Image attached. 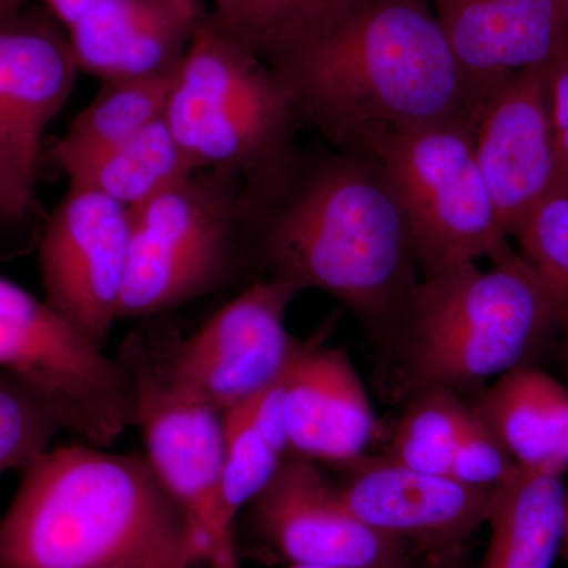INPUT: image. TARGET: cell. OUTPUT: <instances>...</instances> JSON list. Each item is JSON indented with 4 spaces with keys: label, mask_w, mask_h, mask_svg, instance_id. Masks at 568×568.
<instances>
[{
    "label": "cell",
    "mask_w": 568,
    "mask_h": 568,
    "mask_svg": "<svg viewBox=\"0 0 568 568\" xmlns=\"http://www.w3.org/2000/svg\"><path fill=\"white\" fill-rule=\"evenodd\" d=\"M514 239L559 316L568 306V171H559Z\"/></svg>",
    "instance_id": "d4e9b609"
},
{
    "label": "cell",
    "mask_w": 568,
    "mask_h": 568,
    "mask_svg": "<svg viewBox=\"0 0 568 568\" xmlns=\"http://www.w3.org/2000/svg\"><path fill=\"white\" fill-rule=\"evenodd\" d=\"M28 0H0V22L17 17L26 9Z\"/></svg>",
    "instance_id": "836d02e7"
},
{
    "label": "cell",
    "mask_w": 568,
    "mask_h": 568,
    "mask_svg": "<svg viewBox=\"0 0 568 568\" xmlns=\"http://www.w3.org/2000/svg\"><path fill=\"white\" fill-rule=\"evenodd\" d=\"M41 2L63 28L69 29L73 22L80 20L82 14L88 13L104 0H41Z\"/></svg>",
    "instance_id": "d6a6232c"
},
{
    "label": "cell",
    "mask_w": 568,
    "mask_h": 568,
    "mask_svg": "<svg viewBox=\"0 0 568 568\" xmlns=\"http://www.w3.org/2000/svg\"><path fill=\"white\" fill-rule=\"evenodd\" d=\"M174 73L103 82V89L71 122L44 159L61 170L65 164L132 140L164 118Z\"/></svg>",
    "instance_id": "603a6c76"
},
{
    "label": "cell",
    "mask_w": 568,
    "mask_h": 568,
    "mask_svg": "<svg viewBox=\"0 0 568 568\" xmlns=\"http://www.w3.org/2000/svg\"><path fill=\"white\" fill-rule=\"evenodd\" d=\"M129 246V209L80 186H69L40 235L44 301L103 349L119 321Z\"/></svg>",
    "instance_id": "8fae6325"
},
{
    "label": "cell",
    "mask_w": 568,
    "mask_h": 568,
    "mask_svg": "<svg viewBox=\"0 0 568 568\" xmlns=\"http://www.w3.org/2000/svg\"><path fill=\"white\" fill-rule=\"evenodd\" d=\"M549 99L556 133L568 129V40L547 62Z\"/></svg>",
    "instance_id": "4dcf8cb0"
},
{
    "label": "cell",
    "mask_w": 568,
    "mask_h": 568,
    "mask_svg": "<svg viewBox=\"0 0 568 568\" xmlns=\"http://www.w3.org/2000/svg\"><path fill=\"white\" fill-rule=\"evenodd\" d=\"M558 312L521 254L422 278L395 347L413 387L477 386L529 365Z\"/></svg>",
    "instance_id": "277c9868"
},
{
    "label": "cell",
    "mask_w": 568,
    "mask_h": 568,
    "mask_svg": "<svg viewBox=\"0 0 568 568\" xmlns=\"http://www.w3.org/2000/svg\"><path fill=\"white\" fill-rule=\"evenodd\" d=\"M133 388L134 422L145 455L164 488L203 536L209 568H241L239 551L220 529L223 414L171 375L159 331H134L115 355Z\"/></svg>",
    "instance_id": "9c48e42d"
},
{
    "label": "cell",
    "mask_w": 568,
    "mask_h": 568,
    "mask_svg": "<svg viewBox=\"0 0 568 568\" xmlns=\"http://www.w3.org/2000/svg\"><path fill=\"white\" fill-rule=\"evenodd\" d=\"M246 263L245 182L200 171L130 211L119 321L159 316L215 293Z\"/></svg>",
    "instance_id": "52a82bcc"
},
{
    "label": "cell",
    "mask_w": 568,
    "mask_h": 568,
    "mask_svg": "<svg viewBox=\"0 0 568 568\" xmlns=\"http://www.w3.org/2000/svg\"><path fill=\"white\" fill-rule=\"evenodd\" d=\"M566 507L562 476L518 469L488 519L481 568H552L566 534Z\"/></svg>",
    "instance_id": "44dd1931"
},
{
    "label": "cell",
    "mask_w": 568,
    "mask_h": 568,
    "mask_svg": "<svg viewBox=\"0 0 568 568\" xmlns=\"http://www.w3.org/2000/svg\"><path fill=\"white\" fill-rule=\"evenodd\" d=\"M61 433L48 413L20 381L0 369V477L28 469L50 450Z\"/></svg>",
    "instance_id": "484cf974"
},
{
    "label": "cell",
    "mask_w": 568,
    "mask_h": 568,
    "mask_svg": "<svg viewBox=\"0 0 568 568\" xmlns=\"http://www.w3.org/2000/svg\"><path fill=\"white\" fill-rule=\"evenodd\" d=\"M298 294L294 284L265 276L186 338L160 328L171 375L222 414L274 386L304 343L286 327Z\"/></svg>",
    "instance_id": "30bf717a"
},
{
    "label": "cell",
    "mask_w": 568,
    "mask_h": 568,
    "mask_svg": "<svg viewBox=\"0 0 568 568\" xmlns=\"http://www.w3.org/2000/svg\"><path fill=\"white\" fill-rule=\"evenodd\" d=\"M396 568H469V552L467 545L436 551L414 549Z\"/></svg>",
    "instance_id": "1f68e13d"
},
{
    "label": "cell",
    "mask_w": 568,
    "mask_h": 568,
    "mask_svg": "<svg viewBox=\"0 0 568 568\" xmlns=\"http://www.w3.org/2000/svg\"><path fill=\"white\" fill-rule=\"evenodd\" d=\"M234 0H215V9H213V14L222 13V11L226 10L227 7L233 3Z\"/></svg>",
    "instance_id": "8d00e7d4"
},
{
    "label": "cell",
    "mask_w": 568,
    "mask_h": 568,
    "mask_svg": "<svg viewBox=\"0 0 568 568\" xmlns=\"http://www.w3.org/2000/svg\"><path fill=\"white\" fill-rule=\"evenodd\" d=\"M260 55L301 125L335 148L375 126L477 123L480 114L429 0H351Z\"/></svg>",
    "instance_id": "7a4b0ae2"
},
{
    "label": "cell",
    "mask_w": 568,
    "mask_h": 568,
    "mask_svg": "<svg viewBox=\"0 0 568 568\" xmlns=\"http://www.w3.org/2000/svg\"><path fill=\"white\" fill-rule=\"evenodd\" d=\"M375 156L409 220L422 278L515 253L476 156V123L364 130L346 148Z\"/></svg>",
    "instance_id": "8992f818"
},
{
    "label": "cell",
    "mask_w": 568,
    "mask_h": 568,
    "mask_svg": "<svg viewBox=\"0 0 568 568\" xmlns=\"http://www.w3.org/2000/svg\"><path fill=\"white\" fill-rule=\"evenodd\" d=\"M282 379V377H280ZM274 386L223 414L224 450L220 488V529L231 548L235 519L290 457L282 387Z\"/></svg>",
    "instance_id": "ffe728a7"
},
{
    "label": "cell",
    "mask_w": 568,
    "mask_h": 568,
    "mask_svg": "<svg viewBox=\"0 0 568 568\" xmlns=\"http://www.w3.org/2000/svg\"><path fill=\"white\" fill-rule=\"evenodd\" d=\"M558 328L562 331L564 346H566V353L568 355V306L559 313L558 316Z\"/></svg>",
    "instance_id": "d590c367"
},
{
    "label": "cell",
    "mask_w": 568,
    "mask_h": 568,
    "mask_svg": "<svg viewBox=\"0 0 568 568\" xmlns=\"http://www.w3.org/2000/svg\"><path fill=\"white\" fill-rule=\"evenodd\" d=\"M61 171L70 186L103 194L129 211L200 173L164 118L132 140L65 164Z\"/></svg>",
    "instance_id": "7402d4cb"
},
{
    "label": "cell",
    "mask_w": 568,
    "mask_h": 568,
    "mask_svg": "<svg viewBox=\"0 0 568 568\" xmlns=\"http://www.w3.org/2000/svg\"><path fill=\"white\" fill-rule=\"evenodd\" d=\"M469 405L448 388L414 395L396 426L390 457L424 473L450 476Z\"/></svg>",
    "instance_id": "cb8c5ba5"
},
{
    "label": "cell",
    "mask_w": 568,
    "mask_h": 568,
    "mask_svg": "<svg viewBox=\"0 0 568 568\" xmlns=\"http://www.w3.org/2000/svg\"><path fill=\"white\" fill-rule=\"evenodd\" d=\"M164 121L197 170L235 175L245 185L293 159L302 126L267 62L222 31L212 14L175 70Z\"/></svg>",
    "instance_id": "5b68a950"
},
{
    "label": "cell",
    "mask_w": 568,
    "mask_h": 568,
    "mask_svg": "<svg viewBox=\"0 0 568 568\" xmlns=\"http://www.w3.org/2000/svg\"><path fill=\"white\" fill-rule=\"evenodd\" d=\"M290 568H342V567L317 566V564H291Z\"/></svg>",
    "instance_id": "74e56055"
},
{
    "label": "cell",
    "mask_w": 568,
    "mask_h": 568,
    "mask_svg": "<svg viewBox=\"0 0 568 568\" xmlns=\"http://www.w3.org/2000/svg\"><path fill=\"white\" fill-rule=\"evenodd\" d=\"M564 544H566L568 556V493H567V507H566V534H564Z\"/></svg>",
    "instance_id": "f35d334b"
},
{
    "label": "cell",
    "mask_w": 568,
    "mask_h": 568,
    "mask_svg": "<svg viewBox=\"0 0 568 568\" xmlns=\"http://www.w3.org/2000/svg\"><path fill=\"white\" fill-rule=\"evenodd\" d=\"M78 73L69 33L47 9L0 22V153L36 189L44 134Z\"/></svg>",
    "instance_id": "9a60e30c"
},
{
    "label": "cell",
    "mask_w": 568,
    "mask_h": 568,
    "mask_svg": "<svg viewBox=\"0 0 568 568\" xmlns=\"http://www.w3.org/2000/svg\"><path fill=\"white\" fill-rule=\"evenodd\" d=\"M562 2L568 7V0H562Z\"/></svg>",
    "instance_id": "ab89813d"
},
{
    "label": "cell",
    "mask_w": 568,
    "mask_h": 568,
    "mask_svg": "<svg viewBox=\"0 0 568 568\" xmlns=\"http://www.w3.org/2000/svg\"><path fill=\"white\" fill-rule=\"evenodd\" d=\"M280 387L290 457L342 465L365 457L375 410L343 347L302 343Z\"/></svg>",
    "instance_id": "2e32d148"
},
{
    "label": "cell",
    "mask_w": 568,
    "mask_h": 568,
    "mask_svg": "<svg viewBox=\"0 0 568 568\" xmlns=\"http://www.w3.org/2000/svg\"><path fill=\"white\" fill-rule=\"evenodd\" d=\"M0 369L47 407L61 432L89 446L110 447L133 426L132 383L119 358L2 275Z\"/></svg>",
    "instance_id": "ba28073f"
},
{
    "label": "cell",
    "mask_w": 568,
    "mask_h": 568,
    "mask_svg": "<svg viewBox=\"0 0 568 568\" xmlns=\"http://www.w3.org/2000/svg\"><path fill=\"white\" fill-rule=\"evenodd\" d=\"M261 540L291 564L396 568L414 551L355 517L313 462L287 457L246 507Z\"/></svg>",
    "instance_id": "7c38bea8"
},
{
    "label": "cell",
    "mask_w": 568,
    "mask_h": 568,
    "mask_svg": "<svg viewBox=\"0 0 568 568\" xmlns=\"http://www.w3.org/2000/svg\"><path fill=\"white\" fill-rule=\"evenodd\" d=\"M347 2L351 0H234L212 18L227 36L260 55L275 41Z\"/></svg>",
    "instance_id": "4316f807"
},
{
    "label": "cell",
    "mask_w": 568,
    "mask_h": 568,
    "mask_svg": "<svg viewBox=\"0 0 568 568\" xmlns=\"http://www.w3.org/2000/svg\"><path fill=\"white\" fill-rule=\"evenodd\" d=\"M476 156L514 237L559 173L547 62L510 74L488 93L476 123Z\"/></svg>",
    "instance_id": "4fadbf2b"
},
{
    "label": "cell",
    "mask_w": 568,
    "mask_h": 568,
    "mask_svg": "<svg viewBox=\"0 0 568 568\" xmlns=\"http://www.w3.org/2000/svg\"><path fill=\"white\" fill-rule=\"evenodd\" d=\"M354 466L338 487L347 508L369 528L403 538L418 551L465 547L488 525L504 487H473L392 457H364Z\"/></svg>",
    "instance_id": "5bb4252c"
},
{
    "label": "cell",
    "mask_w": 568,
    "mask_h": 568,
    "mask_svg": "<svg viewBox=\"0 0 568 568\" xmlns=\"http://www.w3.org/2000/svg\"><path fill=\"white\" fill-rule=\"evenodd\" d=\"M556 148H558L559 171H568V129L556 133Z\"/></svg>",
    "instance_id": "e575fe53"
},
{
    "label": "cell",
    "mask_w": 568,
    "mask_h": 568,
    "mask_svg": "<svg viewBox=\"0 0 568 568\" xmlns=\"http://www.w3.org/2000/svg\"><path fill=\"white\" fill-rule=\"evenodd\" d=\"M207 17L203 0H104L67 33L80 71L136 80L174 73Z\"/></svg>",
    "instance_id": "ac0fdd59"
},
{
    "label": "cell",
    "mask_w": 568,
    "mask_h": 568,
    "mask_svg": "<svg viewBox=\"0 0 568 568\" xmlns=\"http://www.w3.org/2000/svg\"><path fill=\"white\" fill-rule=\"evenodd\" d=\"M194 540L204 538L144 455L51 447L0 519V568H102Z\"/></svg>",
    "instance_id": "3957f363"
},
{
    "label": "cell",
    "mask_w": 568,
    "mask_h": 568,
    "mask_svg": "<svg viewBox=\"0 0 568 568\" xmlns=\"http://www.w3.org/2000/svg\"><path fill=\"white\" fill-rule=\"evenodd\" d=\"M518 469L495 433L469 405V414L452 463L450 477L473 487L499 488Z\"/></svg>",
    "instance_id": "83f0119b"
},
{
    "label": "cell",
    "mask_w": 568,
    "mask_h": 568,
    "mask_svg": "<svg viewBox=\"0 0 568 568\" xmlns=\"http://www.w3.org/2000/svg\"><path fill=\"white\" fill-rule=\"evenodd\" d=\"M33 205L36 186L26 181L0 153V222H20Z\"/></svg>",
    "instance_id": "f1b7e54d"
},
{
    "label": "cell",
    "mask_w": 568,
    "mask_h": 568,
    "mask_svg": "<svg viewBox=\"0 0 568 568\" xmlns=\"http://www.w3.org/2000/svg\"><path fill=\"white\" fill-rule=\"evenodd\" d=\"M519 469L568 470V388L526 365L497 377L470 405Z\"/></svg>",
    "instance_id": "d6986e66"
},
{
    "label": "cell",
    "mask_w": 568,
    "mask_h": 568,
    "mask_svg": "<svg viewBox=\"0 0 568 568\" xmlns=\"http://www.w3.org/2000/svg\"><path fill=\"white\" fill-rule=\"evenodd\" d=\"M209 567L204 541L194 540L181 547L122 560L102 568H204Z\"/></svg>",
    "instance_id": "f546056e"
},
{
    "label": "cell",
    "mask_w": 568,
    "mask_h": 568,
    "mask_svg": "<svg viewBox=\"0 0 568 568\" xmlns=\"http://www.w3.org/2000/svg\"><path fill=\"white\" fill-rule=\"evenodd\" d=\"M245 213L252 263L301 293L332 295L396 345L420 268L405 207L375 156L297 151L278 173L245 185Z\"/></svg>",
    "instance_id": "6da1fadb"
},
{
    "label": "cell",
    "mask_w": 568,
    "mask_h": 568,
    "mask_svg": "<svg viewBox=\"0 0 568 568\" xmlns=\"http://www.w3.org/2000/svg\"><path fill=\"white\" fill-rule=\"evenodd\" d=\"M484 104L510 74L548 62L568 40L562 0H429Z\"/></svg>",
    "instance_id": "e0dca14e"
}]
</instances>
